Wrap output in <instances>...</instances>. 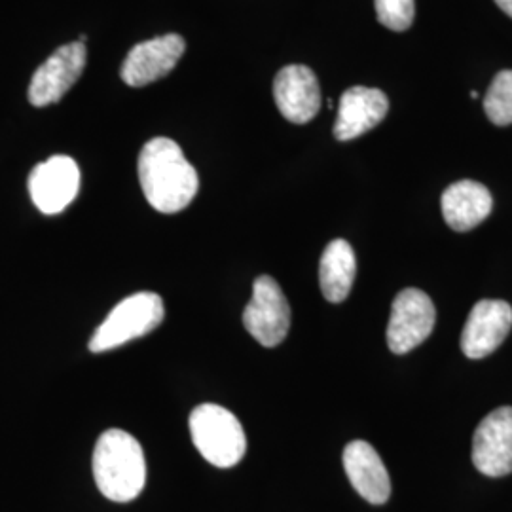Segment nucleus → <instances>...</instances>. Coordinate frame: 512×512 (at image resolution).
I'll return each mask as SVG.
<instances>
[{"mask_svg": "<svg viewBox=\"0 0 512 512\" xmlns=\"http://www.w3.org/2000/svg\"><path fill=\"white\" fill-rule=\"evenodd\" d=\"M442 215L456 232H469L490 217L494 200L490 190L476 181L450 184L440 200Z\"/></svg>", "mask_w": 512, "mask_h": 512, "instance_id": "2eb2a0df", "label": "nucleus"}, {"mask_svg": "<svg viewBox=\"0 0 512 512\" xmlns=\"http://www.w3.org/2000/svg\"><path fill=\"white\" fill-rule=\"evenodd\" d=\"M512 329V308L503 300H480L473 306L461 334V351L484 359L499 348Z\"/></svg>", "mask_w": 512, "mask_h": 512, "instance_id": "9b49d317", "label": "nucleus"}, {"mask_svg": "<svg viewBox=\"0 0 512 512\" xmlns=\"http://www.w3.org/2000/svg\"><path fill=\"white\" fill-rule=\"evenodd\" d=\"M495 4H497L507 16H511L512 18V0H495Z\"/></svg>", "mask_w": 512, "mask_h": 512, "instance_id": "6ab92c4d", "label": "nucleus"}, {"mask_svg": "<svg viewBox=\"0 0 512 512\" xmlns=\"http://www.w3.org/2000/svg\"><path fill=\"white\" fill-rule=\"evenodd\" d=\"M137 167L143 194L160 213H179L198 194L200 179L194 165L184 158L181 147L167 137L148 141L139 154Z\"/></svg>", "mask_w": 512, "mask_h": 512, "instance_id": "f257e3e1", "label": "nucleus"}, {"mask_svg": "<svg viewBox=\"0 0 512 512\" xmlns=\"http://www.w3.org/2000/svg\"><path fill=\"white\" fill-rule=\"evenodd\" d=\"M186 50V42L181 35H164L139 42L131 48L124 65L122 80L131 88H143L175 69Z\"/></svg>", "mask_w": 512, "mask_h": 512, "instance_id": "9d476101", "label": "nucleus"}, {"mask_svg": "<svg viewBox=\"0 0 512 512\" xmlns=\"http://www.w3.org/2000/svg\"><path fill=\"white\" fill-rule=\"evenodd\" d=\"M164 315V300L160 294H131L126 300L116 304L109 317L93 332L90 351L105 353L110 349L120 348L135 338H141L160 327Z\"/></svg>", "mask_w": 512, "mask_h": 512, "instance_id": "20e7f679", "label": "nucleus"}, {"mask_svg": "<svg viewBox=\"0 0 512 512\" xmlns=\"http://www.w3.org/2000/svg\"><path fill=\"white\" fill-rule=\"evenodd\" d=\"M344 469L357 494L372 505H384L391 495V480L380 454L365 440H353L344 450Z\"/></svg>", "mask_w": 512, "mask_h": 512, "instance_id": "4468645a", "label": "nucleus"}, {"mask_svg": "<svg viewBox=\"0 0 512 512\" xmlns=\"http://www.w3.org/2000/svg\"><path fill=\"white\" fill-rule=\"evenodd\" d=\"M378 21L397 33H403L412 27L416 18L414 0H376Z\"/></svg>", "mask_w": 512, "mask_h": 512, "instance_id": "a211bd4d", "label": "nucleus"}, {"mask_svg": "<svg viewBox=\"0 0 512 512\" xmlns=\"http://www.w3.org/2000/svg\"><path fill=\"white\" fill-rule=\"evenodd\" d=\"M190 435L211 465L230 469L247 452V437L238 418L219 404H200L190 414Z\"/></svg>", "mask_w": 512, "mask_h": 512, "instance_id": "7ed1b4c3", "label": "nucleus"}, {"mask_svg": "<svg viewBox=\"0 0 512 512\" xmlns=\"http://www.w3.org/2000/svg\"><path fill=\"white\" fill-rule=\"evenodd\" d=\"M88 61L86 44L80 40L55 50L33 74L27 97L33 107H48L61 101L78 82Z\"/></svg>", "mask_w": 512, "mask_h": 512, "instance_id": "0eeeda50", "label": "nucleus"}, {"mask_svg": "<svg viewBox=\"0 0 512 512\" xmlns=\"http://www.w3.org/2000/svg\"><path fill=\"white\" fill-rule=\"evenodd\" d=\"M484 110L495 126L512 124V71H501L484 97Z\"/></svg>", "mask_w": 512, "mask_h": 512, "instance_id": "f3484780", "label": "nucleus"}, {"mask_svg": "<svg viewBox=\"0 0 512 512\" xmlns=\"http://www.w3.org/2000/svg\"><path fill=\"white\" fill-rule=\"evenodd\" d=\"M357 274V262L353 247L346 239L330 241L319 262V285L323 296L332 302L340 304L348 298Z\"/></svg>", "mask_w": 512, "mask_h": 512, "instance_id": "dca6fc26", "label": "nucleus"}, {"mask_svg": "<svg viewBox=\"0 0 512 512\" xmlns=\"http://www.w3.org/2000/svg\"><path fill=\"white\" fill-rule=\"evenodd\" d=\"M243 325L264 348H275L287 338L291 306L274 277H256L253 298L243 311Z\"/></svg>", "mask_w": 512, "mask_h": 512, "instance_id": "39448f33", "label": "nucleus"}, {"mask_svg": "<svg viewBox=\"0 0 512 512\" xmlns=\"http://www.w3.org/2000/svg\"><path fill=\"white\" fill-rule=\"evenodd\" d=\"M473 463L482 475H511L512 406H501L480 421L473 437Z\"/></svg>", "mask_w": 512, "mask_h": 512, "instance_id": "1a4fd4ad", "label": "nucleus"}, {"mask_svg": "<svg viewBox=\"0 0 512 512\" xmlns=\"http://www.w3.org/2000/svg\"><path fill=\"white\" fill-rule=\"evenodd\" d=\"M93 478L114 503L139 497L147 482V461L139 440L122 429L105 431L93 450Z\"/></svg>", "mask_w": 512, "mask_h": 512, "instance_id": "f03ea898", "label": "nucleus"}, {"mask_svg": "<svg viewBox=\"0 0 512 512\" xmlns=\"http://www.w3.org/2000/svg\"><path fill=\"white\" fill-rule=\"evenodd\" d=\"M389 110V99L382 90L355 86L342 93L334 135L338 141H351L382 124Z\"/></svg>", "mask_w": 512, "mask_h": 512, "instance_id": "ddd939ff", "label": "nucleus"}, {"mask_svg": "<svg viewBox=\"0 0 512 512\" xmlns=\"http://www.w3.org/2000/svg\"><path fill=\"white\" fill-rule=\"evenodd\" d=\"M80 190V169L69 156H52L29 175V194L44 215L63 213Z\"/></svg>", "mask_w": 512, "mask_h": 512, "instance_id": "6e6552de", "label": "nucleus"}, {"mask_svg": "<svg viewBox=\"0 0 512 512\" xmlns=\"http://www.w3.org/2000/svg\"><path fill=\"white\" fill-rule=\"evenodd\" d=\"M274 99L289 122L308 124L321 109V86L310 67L289 65L275 76Z\"/></svg>", "mask_w": 512, "mask_h": 512, "instance_id": "f8f14e48", "label": "nucleus"}, {"mask_svg": "<svg viewBox=\"0 0 512 512\" xmlns=\"http://www.w3.org/2000/svg\"><path fill=\"white\" fill-rule=\"evenodd\" d=\"M437 310L433 300L420 289H404L393 300L387 325V346L404 355L421 346L435 329Z\"/></svg>", "mask_w": 512, "mask_h": 512, "instance_id": "423d86ee", "label": "nucleus"}]
</instances>
